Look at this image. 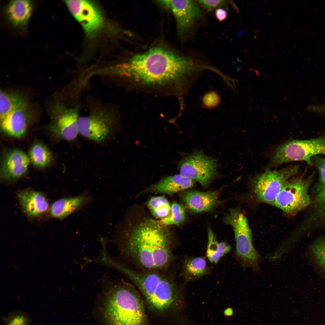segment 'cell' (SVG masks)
Returning a JSON list of instances; mask_svg holds the SVG:
<instances>
[{
  "label": "cell",
  "instance_id": "1",
  "mask_svg": "<svg viewBox=\"0 0 325 325\" xmlns=\"http://www.w3.org/2000/svg\"><path fill=\"white\" fill-rule=\"evenodd\" d=\"M200 68V65L190 58L156 47L109 69L108 73L144 87H179L188 74Z\"/></svg>",
  "mask_w": 325,
  "mask_h": 325
},
{
  "label": "cell",
  "instance_id": "2",
  "mask_svg": "<svg viewBox=\"0 0 325 325\" xmlns=\"http://www.w3.org/2000/svg\"><path fill=\"white\" fill-rule=\"evenodd\" d=\"M172 234L160 221L145 219L127 234L121 251L141 268H163L172 258Z\"/></svg>",
  "mask_w": 325,
  "mask_h": 325
},
{
  "label": "cell",
  "instance_id": "3",
  "mask_svg": "<svg viewBox=\"0 0 325 325\" xmlns=\"http://www.w3.org/2000/svg\"><path fill=\"white\" fill-rule=\"evenodd\" d=\"M105 286L102 315L105 325H147L142 299L133 287L123 282Z\"/></svg>",
  "mask_w": 325,
  "mask_h": 325
},
{
  "label": "cell",
  "instance_id": "4",
  "mask_svg": "<svg viewBox=\"0 0 325 325\" xmlns=\"http://www.w3.org/2000/svg\"><path fill=\"white\" fill-rule=\"evenodd\" d=\"M114 267L127 275L144 296L153 309L160 312L170 309L178 299V293L174 282L163 275L154 271H138L115 261Z\"/></svg>",
  "mask_w": 325,
  "mask_h": 325
},
{
  "label": "cell",
  "instance_id": "5",
  "mask_svg": "<svg viewBox=\"0 0 325 325\" xmlns=\"http://www.w3.org/2000/svg\"><path fill=\"white\" fill-rule=\"evenodd\" d=\"M224 222L234 229L236 242L235 255L243 268L260 270L259 264L262 258L254 247L252 236L247 218L238 209H231L224 217Z\"/></svg>",
  "mask_w": 325,
  "mask_h": 325
},
{
  "label": "cell",
  "instance_id": "6",
  "mask_svg": "<svg viewBox=\"0 0 325 325\" xmlns=\"http://www.w3.org/2000/svg\"><path fill=\"white\" fill-rule=\"evenodd\" d=\"M78 122L79 133L98 144L104 143L113 138L118 128L115 116L104 110L94 109L86 116H79Z\"/></svg>",
  "mask_w": 325,
  "mask_h": 325
},
{
  "label": "cell",
  "instance_id": "7",
  "mask_svg": "<svg viewBox=\"0 0 325 325\" xmlns=\"http://www.w3.org/2000/svg\"><path fill=\"white\" fill-rule=\"evenodd\" d=\"M321 154L325 156V136L285 143L277 148L271 162L275 166L290 161L302 160L313 166L311 159Z\"/></svg>",
  "mask_w": 325,
  "mask_h": 325
},
{
  "label": "cell",
  "instance_id": "8",
  "mask_svg": "<svg viewBox=\"0 0 325 325\" xmlns=\"http://www.w3.org/2000/svg\"><path fill=\"white\" fill-rule=\"evenodd\" d=\"M312 176L307 178L297 177L289 179L277 197L273 205L289 214H294L311 203L308 189Z\"/></svg>",
  "mask_w": 325,
  "mask_h": 325
},
{
  "label": "cell",
  "instance_id": "9",
  "mask_svg": "<svg viewBox=\"0 0 325 325\" xmlns=\"http://www.w3.org/2000/svg\"><path fill=\"white\" fill-rule=\"evenodd\" d=\"M299 166H288L279 170H267L258 175L253 183V190L259 201L273 205L285 183L298 172Z\"/></svg>",
  "mask_w": 325,
  "mask_h": 325
},
{
  "label": "cell",
  "instance_id": "10",
  "mask_svg": "<svg viewBox=\"0 0 325 325\" xmlns=\"http://www.w3.org/2000/svg\"><path fill=\"white\" fill-rule=\"evenodd\" d=\"M178 164L180 175L198 182L204 187L208 186L217 175V161L202 152L183 154Z\"/></svg>",
  "mask_w": 325,
  "mask_h": 325
},
{
  "label": "cell",
  "instance_id": "11",
  "mask_svg": "<svg viewBox=\"0 0 325 325\" xmlns=\"http://www.w3.org/2000/svg\"><path fill=\"white\" fill-rule=\"evenodd\" d=\"M80 109L78 105L69 107L61 103L55 104L48 128L52 135L58 140H75L79 133L78 121Z\"/></svg>",
  "mask_w": 325,
  "mask_h": 325
},
{
  "label": "cell",
  "instance_id": "12",
  "mask_svg": "<svg viewBox=\"0 0 325 325\" xmlns=\"http://www.w3.org/2000/svg\"><path fill=\"white\" fill-rule=\"evenodd\" d=\"M159 2L171 10L176 20L178 34L182 38L202 16V10L196 1L169 0Z\"/></svg>",
  "mask_w": 325,
  "mask_h": 325
},
{
  "label": "cell",
  "instance_id": "13",
  "mask_svg": "<svg viewBox=\"0 0 325 325\" xmlns=\"http://www.w3.org/2000/svg\"><path fill=\"white\" fill-rule=\"evenodd\" d=\"M64 2L72 15L88 35L92 36L101 28L103 23L101 10L91 1L70 0Z\"/></svg>",
  "mask_w": 325,
  "mask_h": 325
},
{
  "label": "cell",
  "instance_id": "14",
  "mask_svg": "<svg viewBox=\"0 0 325 325\" xmlns=\"http://www.w3.org/2000/svg\"><path fill=\"white\" fill-rule=\"evenodd\" d=\"M31 111L27 102L9 113L0 119L2 131L15 138L24 136L32 122Z\"/></svg>",
  "mask_w": 325,
  "mask_h": 325
},
{
  "label": "cell",
  "instance_id": "15",
  "mask_svg": "<svg viewBox=\"0 0 325 325\" xmlns=\"http://www.w3.org/2000/svg\"><path fill=\"white\" fill-rule=\"evenodd\" d=\"M30 162L28 156L20 150L8 151L4 154L1 162V179L10 181L22 178L26 173Z\"/></svg>",
  "mask_w": 325,
  "mask_h": 325
},
{
  "label": "cell",
  "instance_id": "16",
  "mask_svg": "<svg viewBox=\"0 0 325 325\" xmlns=\"http://www.w3.org/2000/svg\"><path fill=\"white\" fill-rule=\"evenodd\" d=\"M219 192L217 191H186L181 195L183 202L191 211L199 213L211 211L218 204Z\"/></svg>",
  "mask_w": 325,
  "mask_h": 325
},
{
  "label": "cell",
  "instance_id": "17",
  "mask_svg": "<svg viewBox=\"0 0 325 325\" xmlns=\"http://www.w3.org/2000/svg\"><path fill=\"white\" fill-rule=\"evenodd\" d=\"M33 8L31 1L11 0L5 5L4 12L8 21L13 26L20 28L27 24Z\"/></svg>",
  "mask_w": 325,
  "mask_h": 325
},
{
  "label": "cell",
  "instance_id": "18",
  "mask_svg": "<svg viewBox=\"0 0 325 325\" xmlns=\"http://www.w3.org/2000/svg\"><path fill=\"white\" fill-rule=\"evenodd\" d=\"M17 196L22 208L29 217L38 216L48 210V202L41 192L24 190L19 192Z\"/></svg>",
  "mask_w": 325,
  "mask_h": 325
},
{
  "label": "cell",
  "instance_id": "19",
  "mask_svg": "<svg viewBox=\"0 0 325 325\" xmlns=\"http://www.w3.org/2000/svg\"><path fill=\"white\" fill-rule=\"evenodd\" d=\"M90 198L84 193L74 197L58 200L52 205L51 215L54 218L63 219L86 204Z\"/></svg>",
  "mask_w": 325,
  "mask_h": 325
},
{
  "label": "cell",
  "instance_id": "20",
  "mask_svg": "<svg viewBox=\"0 0 325 325\" xmlns=\"http://www.w3.org/2000/svg\"><path fill=\"white\" fill-rule=\"evenodd\" d=\"M194 180L180 175L166 177L154 185L153 190L156 193L172 194L192 187Z\"/></svg>",
  "mask_w": 325,
  "mask_h": 325
},
{
  "label": "cell",
  "instance_id": "21",
  "mask_svg": "<svg viewBox=\"0 0 325 325\" xmlns=\"http://www.w3.org/2000/svg\"><path fill=\"white\" fill-rule=\"evenodd\" d=\"M183 265L182 275L186 282L198 279L207 272L206 261L202 257L186 258Z\"/></svg>",
  "mask_w": 325,
  "mask_h": 325
},
{
  "label": "cell",
  "instance_id": "22",
  "mask_svg": "<svg viewBox=\"0 0 325 325\" xmlns=\"http://www.w3.org/2000/svg\"><path fill=\"white\" fill-rule=\"evenodd\" d=\"M27 103L22 94L17 92L1 90L0 94V117L3 118L9 113Z\"/></svg>",
  "mask_w": 325,
  "mask_h": 325
},
{
  "label": "cell",
  "instance_id": "23",
  "mask_svg": "<svg viewBox=\"0 0 325 325\" xmlns=\"http://www.w3.org/2000/svg\"><path fill=\"white\" fill-rule=\"evenodd\" d=\"M28 156L33 165L39 168L48 166L52 159L49 149L45 145L39 142L34 143L30 148Z\"/></svg>",
  "mask_w": 325,
  "mask_h": 325
},
{
  "label": "cell",
  "instance_id": "24",
  "mask_svg": "<svg viewBox=\"0 0 325 325\" xmlns=\"http://www.w3.org/2000/svg\"><path fill=\"white\" fill-rule=\"evenodd\" d=\"M208 240L206 252L207 258L211 263L217 264L221 257L231 251V247L225 242H218L212 231L209 229Z\"/></svg>",
  "mask_w": 325,
  "mask_h": 325
},
{
  "label": "cell",
  "instance_id": "25",
  "mask_svg": "<svg viewBox=\"0 0 325 325\" xmlns=\"http://www.w3.org/2000/svg\"><path fill=\"white\" fill-rule=\"evenodd\" d=\"M147 206L152 215L156 218H165L171 212V206L163 196L151 197L147 202Z\"/></svg>",
  "mask_w": 325,
  "mask_h": 325
},
{
  "label": "cell",
  "instance_id": "26",
  "mask_svg": "<svg viewBox=\"0 0 325 325\" xmlns=\"http://www.w3.org/2000/svg\"><path fill=\"white\" fill-rule=\"evenodd\" d=\"M313 164L318 170L319 179L317 187L316 200L325 196V156H314L311 159Z\"/></svg>",
  "mask_w": 325,
  "mask_h": 325
},
{
  "label": "cell",
  "instance_id": "27",
  "mask_svg": "<svg viewBox=\"0 0 325 325\" xmlns=\"http://www.w3.org/2000/svg\"><path fill=\"white\" fill-rule=\"evenodd\" d=\"M171 215L169 217L162 218L160 221L166 225H179L182 224L185 219V213L183 206L176 202L173 203L171 206Z\"/></svg>",
  "mask_w": 325,
  "mask_h": 325
},
{
  "label": "cell",
  "instance_id": "28",
  "mask_svg": "<svg viewBox=\"0 0 325 325\" xmlns=\"http://www.w3.org/2000/svg\"><path fill=\"white\" fill-rule=\"evenodd\" d=\"M311 248L316 265L325 273V237L316 241Z\"/></svg>",
  "mask_w": 325,
  "mask_h": 325
},
{
  "label": "cell",
  "instance_id": "29",
  "mask_svg": "<svg viewBox=\"0 0 325 325\" xmlns=\"http://www.w3.org/2000/svg\"><path fill=\"white\" fill-rule=\"evenodd\" d=\"M221 101L219 94L214 91H210L206 92L202 98L203 106L209 109L216 107L219 105Z\"/></svg>",
  "mask_w": 325,
  "mask_h": 325
},
{
  "label": "cell",
  "instance_id": "30",
  "mask_svg": "<svg viewBox=\"0 0 325 325\" xmlns=\"http://www.w3.org/2000/svg\"><path fill=\"white\" fill-rule=\"evenodd\" d=\"M196 1L200 5L208 11L222 6L226 3V1L224 0H200Z\"/></svg>",
  "mask_w": 325,
  "mask_h": 325
},
{
  "label": "cell",
  "instance_id": "31",
  "mask_svg": "<svg viewBox=\"0 0 325 325\" xmlns=\"http://www.w3.org/2000/svg\"><path fill=\"white\" fill-rule=\"evenodd\" d=\"M8 325H27L26 318L23 316L19 315L14 317Z\"/></svg>",
  "mask_w": 325,
  "mask_h": 325
},
{
  "label": "cell",
  "instance_id": "32",
  "mask_svg": "<svg viewBox=\"0 0 325 325\" xmlns=\"http://www.w3.org/2000/svg\"><path fill=\"white\" fill-rule=\"evenodd\" d=\"M227 14L226 10L222 8H217L215 11V16L220 22H222L225 19Z\"/></svg>",
  "mask_w": 325,
  "mask_h": 325
},
{
  "label": "cell",
  "instance_id": "33",
  "mask_svg": "<svg viewBox=\"0 0 325 325\" xmlns=\"http://www.w3.org/2000/svg\"><path fill=\"white\" fill-rule=\"evenodd\" d=\"M308 110L311 111L325 113V104L311 105L308 107Z\"/></svg>",
  "mask_w": 325,
  "mask_h": 325
},
{
  "label": "cell",
  "instance_id": "34",
  "mask_svg": "<svg viewBox=\"0 0 325 325\" xmlns=\"http://www.w3.org/2000/svg\"><path fill=\"white\" fill-rule=\"evenodd\" d=\"M234 313L233 309L230 307L226 308L224 312V315L227 317H230L233 315Z\"/></svg>",
  "mask_w": 325,
  "mask_h": 325
},
{
  "label": "cell",
  "instance_id": "35",
  "mask_svg": "<svg viewBox=\"0 0 325 325\" xmlns=\"http://www.w3.org/2000/svg\"><path fill=\"white\" fill-rule=\"evenodd\" d=\"M317 203L320 208L325 211V196L318 200Z\"/></svg>",
  "mask_w": 325,
  "mask_h": 325
}]
</instances>
